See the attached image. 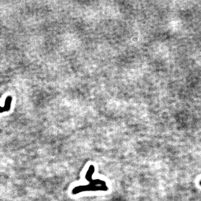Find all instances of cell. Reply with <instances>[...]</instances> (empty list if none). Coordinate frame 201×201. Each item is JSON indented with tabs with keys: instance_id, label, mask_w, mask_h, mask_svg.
<instances>
[{
	"instance_id": "cell-1",
	"label": "cell",
	"mask_w": 201,
	"mask_h": 201,
	"mask_svg": "<svg viewBox=\"0 0 201 201\" xmlns=\"http://www.w3.org/2000/svg\"><path fill=\"white\" fill-rule=\"evenodd\" d=\"M200 184H201V182H200Z\"/></svg>"
}]
</instances>
